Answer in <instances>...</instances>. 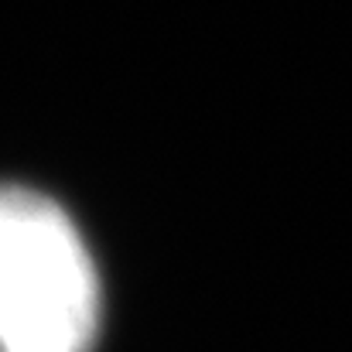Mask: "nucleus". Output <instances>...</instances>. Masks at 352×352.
Wrapping results in <instances>:
<instances>
[{"label": "nucleus", "mask_w": 352, "mask_h": 352, "mask_svg": "<svg viewBox=\"0 0 352 352\" xmlns=\"http://www.w3.org/2000/svg\"><path fill=\"white\" fill-rule=\"evenodd\" d=\"M100 322L93 256L45 195L0 188V352H89Z\"/></svg>", "instance_id": "nucleus-1"}]
</instances>
